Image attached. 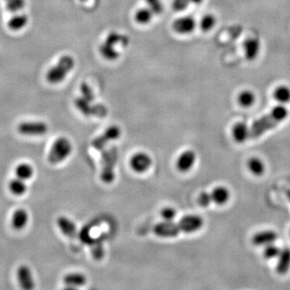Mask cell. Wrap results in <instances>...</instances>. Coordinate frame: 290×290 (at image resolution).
<instances>
[{"label":"cell","instance_id":"1","mask_svg":"<svg viewBox=\"0 0 290 290\" xmlns=\"http://www.w3.org/2000/svg\"><path fill=\"white\" fill-rule=\"evenodd\" d=\"M204 220L197 214H189L181 218L178 222L163 221L153 228L156 236L161 238H173L180 233H194L202 228Z\"/></svg>","mask_w":290,"mask_h":290},{"label":"cell","instance_id":"2","mask_svg":"<svg viewBox=\"0 0 290 290\" xmlns=\"http://www.w3.org/2000/svg\"><path fill=\"white\" fill-rule=\"evenodd\" d=\"M288 111L284 106L274 107L271 112L255 121L252 127H249V139H256L264 133L276 127L279 123L288 116Z\"/></svg>","mask_w":290,"mask_h":290},{"label":"cell","instance_id":"3","mask_svg":"<svg viewBox=\"0 0 290 290\" xmlns=\"http://www.w3.org/2000/svg\"><path fill=\"white\" fill-rule=\"evenodd\" d=\"M75 60L70 55H63L54 66L51 67L46 74V79L51 84L62 83L67 75L74 69Z\"/></svg>","mask_w":290,"mask_h":290},{"label":"cell","instance_id":"4","mask_svg":"<svg viewBox=\"0 0 290 290\" xmlns=\"http://www.w3.org/2000/svg\"><path fill=\"white\" fill-rule=\"evenodd\" d=\"M118 161V149L111 146L102 151L100 178L105 184L112 183L115 178V168Z\"/></svg>","mask_w":290,"mask_h":290},{"label":"cell","instance_id":"5","mask_svg":"<svg viewBox=\"0 0 290 290\" xmlns=\"http://www.w3.org/2000/svg\"><path fill=\"white\" fill-rule=\"evenodd\" d=\"M72 142L66 137H59L53 142L48 152V161L51 165L61 163L72 153Z\"/></svg>","mask_w":290,"mask_h":290},{"label":"cell","instance_id":"6","mask_svg":"<svg viewBox=\"0 0 290 290\" xmlns=\"http://www.w3.org/2000/svg\"><path fill=\"white\" fill-rule=\"evenodd\" d=\"M75 105L76 108L85 116L104 118L108 114V109L105 105L100 103L95 104L94 102L87 100L81 95L75 99Z\"/></svg>","mask_w":290,"mask_h":290},{"label":"cell","instance_id":"7","mask_svg":"<svg viewBox=\"0 0 290 290\" xmlns=\"http://www.w3.org/2000/svg\"><path fill=\"white\" fill-rule=\"evenodd\" d=\"M122 130L117 125H111L105 130L104 132L93 139L91 145L97 151H103L107 145L120 138Z\"/></svg>","mask_w":290,"mask_h":290},{"label":"cell","instance_id":"8","mask_svg":"<svg viewBox=\"0 0 290 290\" xmlns=\"http://www.w3.org/2000/svg\"><path fill=\"white\" fill-rule=\"evenodd\" d=\"M17 131L27 136H40L48 131V126L43 121H26L17 125Z\"/></svg>","mask_w":290,"mask_h":290},{"label":"cell","instance_id":"9","mask_svg":"<svg viewBox=\"0 0 290 290\" xmlns=\"http://www.w3.org/2000/svg\"><path fill=\"white\" fill-rule=\"evenodd\" d=\"M153 165V160L148 153L143 152L136 153L130 159V166L133 171L137 173L147 172Z\"/></svg>","mask_w":290,"mask_h":290},{"label":"cell","instance_id":"10","mask_svg":"<svg viewBox=\"0 0 290 290\" xmlns=\"http://www.w3.org/2000/svg\"><path fill=\"white\" fill-rule=\"evenodd\" d=\"M172 27H173V31L177 34H190L195 30L197 21L191 16H181L174 20Z\"/></svg>","mask_w":290,"mask_h":290},{"label":"cell","instance_id":"11","mask_svg":"<svg viewBox=\"0 0 290 290\" xmlns=\"http://www.w3.org/2000/svg\"><path fill=\"white\" fill-rule=\"evenodd\" d=\"M16 278L20 288L25 290H32L35 288L34 278L32 270L28 265H20L16 271Z\"/></svg>","mask_w":290,"mask_h":290},{"label":"cell","instance_id":"12","mask_svg":"<svg viewBox=\"0 0 290 290\" xmlns=\"http://www.w3.org/2000/svg\"><path fill=\"white\" fill-rule=\"evenodd\" d=\"M196 153L192 150H186L180 154L176 161V167L181 173H187L191 170L196 162Z\"/></svg>","mask_w":290,"mask_h":290},{"label":"cell","instance_id":"13","mask_svg":"<svg viewBox=\"0 0 290 290\" xmlns=\"http://www.w3.org/2000/svg\"><path fill=\"white\" fill-rule=\"evenodd\" d=\"M56 225L60 232L69 239H75L78 236V228L75 222L66 216H60L56 220Z\"/></svg>","mask_w":290,"mask_h":290},{"label":"cell","instance_id":"14","mask_svg":"<svg viewBox=\"0 0 290 290\" xmlns=\"http://www.w3.org/2000/svg\"><path fill=\"white\" fill-rule=\"evenodd\" d=\"M28 220L29 215L26 209L19 208L12 213L11 224L15 231H21L26 228Z\"/></svg>","mask_w":290,"mask_h":290},{"label":"cell","instance_id":"15","mask_svg":"<svg viewBox=\"0 0 290 290\" xmlns=\"http://www.w3.org/2000/svg\"><path fill=\"white\" fill-rule=\"evenodd\" d=\"M87 278L81 272H70L64 276L63 283L68 288H76L87 284Z\"/></svg>","mask_w":290,"mask_h":290},{"label":"cell","instance_id":"16","mask_svg":"<svg viewBox=\"0 0 290 290\" xmlns=\"http://www.w3.org/2000/svg\"><path fill=\"white\" fill-rule=\"evenodd\" d=\"M260 47L261 44L259 39L255 37L247 39L244 44L246 58L249 60H255L260 53Z\"/></svg>","mask_w":290,"mask_h":290},{"label":"cell","instance_id":"17","mask_svg":"<svg viewBox=\"0 0 290 290\" xmlns=\"http://www.w3.org/2000/svg\"><path fill=\"white\" fill-rule=\"evenodd\" d=\"M210 202L217 205H224L228 202L230 198V191L228 188L224 186H218L209 193Z\"/></svg>","mask_w":290,"mask_h":290},{"label":"cell","instance_id":"18","mask_svg":"<svg viewBox=\"0 0 290 290\" xmlns=\"http://www.w3.org/2000/svg\"><path fill=\"white\" fill-rule=\"evenodd\" d=\"M117 45L107 42L105 40L104 42L101 44L99 47V52L105 60L109 61H114L119 59L120 52L116 49Z\"/></svg>","mask_w":290,"mask_h":290},{"label":"cell","instance_id":"19","mask_svg":"<svg viewBox=\"0 0 290 290\" xmlns=\"http://www.w3.org/2000/svg\"><path fill=\"white\" fill-rule=\"evenodd\" d=\"M277 234L274 231H265L256 234L252 238L253 244L256 246L268 245L276 241Z\"/></svg>","mask_w":290,"mask_h":290},{"label":"cell","instance_id":"20","mask_svg":"<svg viewBox=\"0 0 290 290\" xmlns=\"http://www.w3.org/2000/svg\"><path fill=\"white\" fill-rule=\"evenodd\" d=\"M232 135L237 143H244L249 139V127L244 123H238L232 129Z\"/></svg>","mask_w":290,"mask_h":290},{"label":"cell","instance_id":"21","mask_svg":"<svg viewBox=\"0 0 290 290\" xmlns=\"http://www.w3.org/2000/svg\"><path fill=\"white\" fill-rule=\"evenodd\" d=\"M290 268V248H284L279 255L276 272L279 274H285Z\"/></svg>","mask_w":290,"mask_h":290},{"label":"cell","instance_id":"22","mask_svg":"<svg viewBox=\"0 0 290 290\" xmlns=\"http://www.w3.org/2000/svg\"><path fill=\"white\" fill-rule=\"evenodd\" d=\"M28 23V16L25 14H16L8 20V27L12 31L21 30L26 27Z\"/></svg>","mask_w":290,"mask_h":290},{"label":"cell","instance_id":"23","mask_svg":"<svg viewBox=\"0 0 290 290\" xmlns=\"http://www.w3.org/2000/svg\"><path fill=\"white\" fill-rule=\"evenodd\" d=\"M15 174L16 177L26 181L33 177L34 169L30 164L20 163L15 169Z\"/></svg>","mask_w":290,"mask_h":290},{"label":"cell","instance_id":"24","mask_svg":"<svg viewBox=\"0 0 290 290\" xmlns=\"http://www.w3.org/2000/svg\"><path fill=\"white\" fill-rule=\"evenodd\" d=\"M8 189L13 195L23 196L26 193L28 187L25 181L16 177L14 179L11 180L8 183Z\"/></svg>","mask_w":290,"mask_h":290},{"label":"cell","instance_id":"25","mask_svg":"<svg viewBox=\"0 0 290 290\" xmlns=\"http://www.w3.org/2000/svg\"><path fill=\"white\" fill-rule=\"evenodd\" d=\"M154 16L155 15L148 7L139 8L135 13V22L141 25H146L152 22Z\"/></svg>","mask_w":290,"mask_h":290},{"label":"cell","instance_id":"26","mask_svg":"<svg viewBox=\"0 0 290 290\" xmlns=\"http://www.w3.org/2000/svg\"><path fill=\"white\" fill-rule=\"evenodd\" d=\"M107 42L115 44V45H122V46H127L129 44V38L126 35L119 33V32H111L107 35L105 39Z\"/></svg>","mask_w":290,"mask_h":290},{"label":"cell","instance_id":"27","mask_svg":"<svg viewBox=\"0 0 290 290\" xmlns=\"http://www.w3.org/2000/svg\"><path fill=\"white\" fill-rule=\"evenodd\" d=\"M248 169L254 175L261 176L265 170V166L263 161L257 157H252L248 163Z\"/></svg>","mask_w":290,"mask_h":290},{"label":"cell","instance_id":"28","mask_svg":"<svg viewBox=\"0 0 290 290\" xmlns=\"http://www.w3.org/2000/svg\"><path fill=\"white\" fill-rule=\"evenodd\" d=\"M274 98L278 103H288L290 102V88L286 86H280L274 92Z\"/></svg>","mask_w":290,"mask_h":290},{"label":"cell","instance_id":"29","mask_svg":"<svg viewBox=\"0 0 290 290\" xmlns=\"http://www.w3.org/2000/svg\"><path fill=\"white\" fill-rule=\"evenodd\" d=\"M239 103L241 105L242 107H252V105L256 101V96L254 95V93L250 91H243L240 94V96L238 98Z\"/></svg>","mask_w":290,"mask_h":290},{"label":"cell","instance_id":"30","mask_svg":"<svg viewBox=\"0 0 290 290\" xmlns=\"http://www.w3.org/2000/svg\"><path fill=\"white\" fill-rule=\"evenodd\" d=\"M216 24L215 16L212 14L205 15L200 20V28L203 32H209L214 28Z\"/></svg>","mask_w":290,"mask_h":290},{"label":"cell","instance_id":"31","mask_svg":"<svg viewBox=\"0 0 290 290\" xmlns=\"http://www.w3.org/2000/svg\"><path fill=\"white\" fill-rule=\"evenodd\" d=\"M146 7L153 12L155 16H159L164 12V4L162 0H144Z\"/></svg>","mask_w":290,"mask_h":290},{"label":"cell","instance_id":"32","mask_svg":"<svg viewBox=\"0 0 290 290\" xmlns=\"http://www.w3.org/2000/svg\"><path fill=\"white\" fill-rule=\"evenodd\" d=\"M6 8L9 12L16 13L25 7V0H4Z\"/></svg>","mask_w":290,"mask_h":290},{"label":"cell","instance_id":"33","mask_svg":"<svg viewBox=\"0 0 290 290\" xmlns=\"http://www.w3.org/2000/svg\"><path fill=\"white\" fill-rule=\"evenodd\" d=\"M81 96L91 102H95V95L94 91L91 88V86H89L87 83H83L80 87Z\"/></svg>","mask_w":290,"mask_h":290},{"label":"cell","instance_id":"34","mask_svg":"<svg viewBox=\"0 0 290 290\" xmlns=\"http://www.w3.org/2000/svg\"><path fill=\"white\" fill-rule=\"evenodd\" d=\"M160 214L164 221H173L177 217V212L174 208L167 206L161 209Z\"/></svg>","mask_w":290,"mask_h":290},{"label":"cell","instance_id":"35","mask_svg":"<svg viewBox=\"0 0 290 290\" xmlns=\"http://www.w3.org/2000/svg\"><path fill=\"white\" fill-rule=\"evenodd\" d=\"M280 248L273 245V244H270L268 245H266L265 249H264V256L267 259H273V258L277 257L280 255Z\"/></svg>","mask_w":290,"mask_h":290},{"label":"cell","instance_id":"36","mask_svg":"<svg viewBox=\"0 0 290 290\" xmlns=\"http://www.w3.org/2000/svg\"><path fill=\"white\" fill-rule=\"evenodd\" d=\"M190 4L189 0H173L172 8L175 12H183L189 8Z\"/></svg>","mask_w":290,"mask_h":290},{"label":"cell","instance_id":"37","mask_svg":"<svg viewBox=\"0 0 290 290\" xmlns=\"http://www.w3.org/2000/svg\"><path fill=\"white\" fill-rule=\"evenodd\" d=\"M197 203L201 207H207L211 202L209 200V193L208 192H202L200 193L199 196L197 197Z\"/></svg>","mask_w":290,"mask_h":290},{"label":"cell","instance_id":"38","mask_svg":"<svg viewBox=\"0 0 290 290\" xmlns=\"http://www.w3.org/2000/svg\"><path fill=\"white\" fill-rule=\"evenodd\" d=\"M189 1L194 5H199V4H202L204 0H189Z\"/></svg>","mask_w":290,"mask_h":290},{"label":"cell","instance_id":"39","mask_svg":"<svg viewBox=\"0 0 290 290\" xmlns=\"http://www.w3.org/2000/svg\"><path fill=\"white\" fill-rule=\"evenodd\" d=\"M286 194H287V196H288V198H289L290 200V189L289 190H288V192H287V193H286Z\"/></svg>","mask_w":290,"mask_h":290},{"label":"cell","instance_id":"40","mask_svg":"<svg viewBox=\"0 0 290 290\" xmlns=\"http://www.w3.org/2000/svg\"><path fill=\"white\" fill-rule=\"evenodd\" d=\"M81 2H87L88 0H80Z\"/></svg>","mask_w":290,"mask_h":290}]
</instances>
